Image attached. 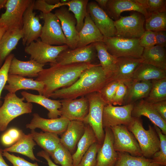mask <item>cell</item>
Returning <instances> with one entry per match:
<instances>
[{
  "label": "cell",
  "instance_id": "6da1fadb",
  "mask_svg": "<svg viewBox=\"0 0 166 166\" xmlns=\"http://www.w3.org/2000/svg\"><path fill=\"white\" fill-rule=\"evenodd\" d=\"M95 65L87 63L51 65L41 71L35 80L44 83L43 95L49 98L55 91L72 85L85 70Z\"/></svg>",
  "mask_w": 166,
  "mask_h": 166
},
{
  "label": "cell",
  "instance_id": "7a4b0ae2",
  "mask_svg": "<svg viewBox=\"0 0 166 166\" xmlns=\"http://www.w3.org/2000/svg\"><path fill=\"white\" fill-rule=\"evenodd\" d=\"M109 81L100 64H96L85 70L72 85L55 91L50 97L62 99H76L98 92Z\"/></svg>",
  "mask_w": 166,
  "mask_h": 166
},
{
  "label": "cell",
  "instance_id": "3957f363",
  "mask_svg": "<svg viewBox=\"0 0 166 166\" xmlns=\"http://www.w3.org/2000/svg\"><path fill=\"white\" fill-rule=\"evenodd\" d=\"M127 127L134 135L139 144L142 156L151 158L154 154L160 149V141L158 134L154 127L148 125L145 129L140 117H133Z\"/></svg>",
  "mask_w": 166,
  "mask_h": 166
},
{
  "label": "cell",
  "instance_id": "277c9868",
  "mask_svg": "<svg viewBox=\"0 0 166 166\" xmlns=\"http://www.w3.org/2000/svg\"><path fill=\"white\" fill-rule=\"evenodd\" d=\"M15 93H9L5 97L3 104L0 107V131L5 130L13 120L24 114L30 113L33 105L32 103L23 101Z\"/></svg>",
  "mask_w": 166,
  "mask_h": 166
},
{
  "label": "cell",
  "instance_id": "5b68a950",
  "mask_svg": "<svg viewBox=\"0 0 166 166\" xmlns=\"http://www.w3.org/2000/svg\"><path fill=\"white\" fill-rule=\"evenodd\" d=\"M103 42L108 52L117 58H141L144 49L140 45L138 38H125L116 36L104 37Z\"/></svg>",
  "mask_w": 166,
  "mask_h": 166
},
{
  "label": "cell",
  "instance_id": "8992f818",
  "mask_svg": "<svg viewBox=\"0 0 166 166\" xmlns=\"http://www.w3.org/2000/svg\"><path fill=\"white\" fill-rule=\"evenodd\" d=\"M89 103L88 113L83 121L93 129L98 142L102 144L105 137L102 125L103 111L106 104L100 97L98 92H94L85 96Z\"/></svg>",
  "mask_w": 166,
  "mask_h": 166
},
{
  "label": "cell",
  "instance_id": "52a82bcc",
  "mask_svg": "<svg viewBox=\"0 0 166 166\" xmlns=\"http://www.w3.org/2000/svg\"><path fill=\"white\" fill-rule=\"evenodd\" d=\"M144 16L137 12L130 15L121 16L114 21L116 37L125 38H140L145 31Z\"/></svg>",
  "mask_w": 166,
  "mask_h": 166
},
{
  "label": "cell",
  "instance_id": "ba28073f",
  "mask_svg": "<svg viewBox=\"0 0 166 166\" xmlns=\"http://www.w3.org/2000/svg\"><path fill=\"white\" fill-rule=\"evenodd\" d=\"M68 49L67 45H51L43 42L39 39L26 46L25 51L30 56V59L45 65L49 62L51 65L56 64V59L59 54Z\"/></svg>",
  "mask_w": 166,
  "mask_h": 166
},
{
  "label": "cell",
  "instance_id": "9c48e42d",
  "mask_svg": "<svg viewBox=\"0 0 166 166\" xmlns=\"http://www.w3.org/2000/svg\"><path fill=\"white\" fill-rule=\"evenodd\" d=\"M39 17L44 22L40 37L42 42L53 45L67 44L60 21L54 14L51 12L46 14L41 12Z\"/></svg>",
  "mask_w": 166,
  "mask_h": 166
},
{
  "label": "cell",
  "instance_id": "30bf717a",
  "mask_svg": "<svg viewBox=\"0 0 166 166\" xmlns=\"http://www.w3.org/2000/svg\"><path fill=\"white\" fill-rule=\"evenodd\" d=\"M110 128L113 135V146L116 151L127 152L134 156H143L137 141L126 126L121 125Z\"/></svg>",
  "mask_w": 166,
  "mask_h": 166
},
{
  "label": "cell",
  "instance_id": "8fae6325",
  "mask_svg": "<svg viewBox=\"0 0 166 166\" xmlns=\"http://www.w3.org/2000/svg\"><path fill=\"white\" fill-rule=\"evenodd\" d=\"M32 1L7 0L6 11L0 17V25L5 26L7 30L22 29L24 14Z\"/></svg>",
  "mask_w": 166,
  "mask_h": 166
},
{
  "label": "cell",
  "instance_id": "7c38bea8",
  "mask_svg": "<svg viewBox=\"0 0 166 166\" xmlns=\"http://www.w3.org/2000/svg\"><path fill=\"white\" fill-rule=\"evenodd\" d=\"M134 104L122 106L106 105L104 107L102 115V125L105 128L119 125L127 126L132 121V112Z\"/></svg>",
  "mask_w": 166,
  "mask_h": 166
},
{
  "label": "cell",
  "instance_id": "4fadbf2b",
  "mask_svg": "<svg viewBox=\"0 0 166 166\" xmlns=\"http://www.w3.org/2000/svg\"><path fill=\"white\" fill-rule=\"evenodd\" d=\"M97 57V52L94 43L73 49L69 48L62 51L57 57L56 64L62 65L82 63L93 64L92 62Z\"/></svg>",
  "mask_w": 166,
  "mask_h": 166
},
{
  "label": "cell",
  "instance_id": "5bb4252c",
  "mask_svg": "<svg viewBox=\"0 0 166 166\" xmlns=\"http://www.w3.org/2000/svg\"><path fill=\"white\" fill-rule=\"evenodd\" d=\"M55 14L59 19L61 28L70 49L77 48L79 40L78 32L76 29L77 21L73 14L66 6L57 9Z\"/></svg>",
  "mask_w": 166,
  "mask_h": 166
},
{
  "label": "cell",
  "instance_id": "9a60e30c",
  "mask_svg": "<svg viewBox=\"0 0 166 166\" xmlns=\"http://www.w3.org/2000/svg\"><path fill=\"white\" fill-rule=\"evenodd\" d=\"M87 11L104 37L110 38L116 37V30L114 21L95 1L88 2Z\"/></svg>",
  "mask_w": 166,
  "mask_h": 166
},
{
  "label": "cell",
  "instance_id": "2e32d148",
  "mask_svg": "<svg viewBox=\"0 0 166 166\" xmlns=\"http://www.w3.org/2000/svg\"><path fill=\"white\" fill-rule=\"evenodd\" d=\"M34 1H32L23 16L22 43L25 46L38 40L42 31V26L40 22L39 17L33 12Z\"/></svg>",
  "mask_w": 166,
  "mask_h": 166
},
{
  "label": "cell",
  "instance_id": "e0dca14e",
  "mask_svg": "<svg viewBox=\"0 0 166 166\" xmlns=\"http://www.w3.org/2000/svg\"><path fill=\"white\" fill-rule=\"evenodd\" d=\"M61 106L59 110L61 116L69 121H83L89 111V103L85 96L72 100L61 99Z\"/></svg>",
  "mask_w": 166,
  "mask_h": 166
},
{
  "label": "cell",
  "instance_id": "ac0fdd59",
  "mask_svg": "<svg viewBox=\"0 0 166 166\" xmlns=\"http://www.w3.org/2000/svg\"><path fill=\"white\" fill-rule=\"evenodd\" d=\"M69 121L61 117L54 119H45L41 117L38 114L34 113L30 122L26 125V127L31 130L39 128L43 132L59 135L65 131Z\"/></svg>",
  "mask_w": 166,
  "mask_h": 166
},
{
  "label": "cell",
  "instance_id": "d6986e66",
  "mask_svg": "<svg viewBox=\"0 0 166 166\" xmlns=\"http://www.w3.org/2000/svg\"><path fill=\"white\" fill-rule=\"evenodd\" d=\"M104 129V138L97 151L96 166H115L118 160V153L113 147V135L110 128Z\"/></svg>",
  "mask_w": 166,
  "mask_h": 166
},
{
  "label": "cell",
  "instance_id": "ffe728a7",
  "mask_svg": "<svg viewBox=\"0 0 166 166\" xmlns=\"http://www.w3.org/2000/svg\"><path fill=\"white\" fill-rule=\"evenodd\" d=\"M142 63L141 58L130 57L117 58L116 71L109 82L117 80L127 85L132 81L133 73L137 67Z\"/></svg>",
  "mask_w": 166,
  "mask_h": 166
},
{
  "label": "cell",
  "instance_id": "44dd1931",
  "mask_svg": "<svg viewBox=\"0 0 166 166\" xmlns=\"http://www.w3.org/2000/svg\"><path fill=\"white\" fill-rule=\"evenodd\" d=\"M106 10L109 15L115 21L118 19L124 11H133L143 14L145 19L149 16L146 10L135 0H108Z\"/></svg>",
  "mask_w": 166,
  "mask_h": 166
},
{
  "label": "cell",
  "instance_id": "7402d4cb",
  "mask_svg": "<svg viewBox=\"0 0 166 166\" xmlns=\"http://www.w3.org/2000/svg\"><path fill=\"white\" fill-rule=\"evenodd\" d=\"M132 116L136 118H140L142 116L146 117L154 125L159 128L163 134L166 135V121L159 114L152 104L144 99H141L134 104Z\"/></svg>",
  "mask_w": 166,
  "mask_h": 166
},
{
  "label": "cell",
  "instance_id": "603a6c76",
  "mask_svg": "<svg viewBox=\"0 0 166 166\" xmlns=\"http://www.w3.org/2000/svg\"><path fill=\"white\" fill-rule=\"evenodd\" d=\"M85 126L83 121H70L65 131L62 134L60 143L71 154L74 152L77 144L84 133Z\"/></svg>",
  "mask_w": 166,
  "mask_h": 166
},
{
  "label": "cell",
  "instance_id": "cb8c5ba5",
  "mask_svg": "<svg viewBox=\"0 0 166 166\" xmlns=\"http://www.w3.org/2000/svg\"><path fill=\"white\" fill-rule=\"evenodd\" d=\"M7 83L4 89L9 93H15L20 89H31L37 91L39 95H43L44 84L42 81L9 73Z\"/></svg>",
  "mask_w": 166,
  "mask_h": 166
},
{
  "label": "cell",
  "instance_id": "d4e9b609",
  "mask_svg": "<svg viewBox=\"0 0 166 166\" xmlns=\"http://www.w3.org/2000/svg\"><path fill=\"white\" fill-rule=\"evenodd\" d=\"M44 65L32 59L24 61L14 57L10 65L9 73L23 77H37L38 73L44 69Z\"/></svg>",
  "mask_w": 166,
  "mask_h": 166
},
{
  "label": "cell",
  "instance_id": "484cf974",
  "mask_svg": "<svg viewBox=\"0 0 166 166\" xmlns=\"http://www.w3.org/2000/svg\"><path fill=\"white\" fill-rule=\"evenodd\" d=\"M79 40L77 47H83L91 43L103 42L104 37L87 12L83 26L78 32Z\"/></svg>",
  "mask_w": 166,
  "mask_h": 166
},
{
  "label": "cell",
  "instance_id": "4316f807",
  "mask_svg": "<svg viewBox=\"0 0 166 166\" xmlns=\"http://www.w3.org/2000/svg\"><path fill=\"white\" fill-rule=\"evenodd\" d=\"M21 94L27 102L34 103L46 108L48 111L47 116L49 119H54L61 116L59 109L61 104L60 100H52L43 95H37L23 91Z\"/></svg>",
  "mask_w": 166,
  "mask_h": 166
},
{
  "label": "cell",
  "instance_id": "83f0119b",
  "mask_svg": "<svg viewBox=\"0 0 166 166\" xmlns=\"http://www.w3.org/2000/svg\"><path fill=\"white\" fill-rule=\"evenodd\" d=\"M23 37L22 29L15 28L7 30L0 42V66L11 51L16 49L20 40Z\"/></svg>",
  "mask_w": 166,
  "mask_h": 166
},
{
  "label": "cell",
  "instance_id": "f1b7e54d",
  "mask_svg": "<svg viewBox=\"0 0 166 166\" xmlns=\"http://www.w3.org/2000/svg\"><path fill=\"white\" fill-rule=\"evenodd\" d=\"M123 105L134 104L138 100L144 99L148 95L151 89V81H132L128 85Z\"/></svg>",
  "mask_w": 166,
  "mask_h": 166
},
{
  "label": "cell",
  "instance_id": "f546056e",
  "mask_svg": "<svg viewBox=\"0 0 166 166\" xmlns=\"http://www.w3.org/2000/svg\"><path fill=\"white\" fill-rule=\"evenodd\" d=\"M36 144L30 133L26 134L23 132L16 143L10 147L5 148L3 151L20 153L27 156L32 160L40 161L33 152V148Z\"/></svg>",
  "mask_w": 166,
  "mask_h": 166
},
{
  "label": "cell",
  "instance_id": "4dcf8cb0",
  "mask_svg": "<svg viewBox=\"0 0 166 166\" xmlns=\"http://www.w3.org/2000/svg\"><path fill=\"white\" fill-rule=\"evenodd\" d=\"M94 44L100 65L109 80L116 71L117 58L108 52L103 42Z\"/></svg>",
  "mask_w": 166,
  "mask_h": 166
},
{
  "label": "cell",
  "instance_id": "1f68e13d",
  "mask_svg": "<svg viewBox=\"0 0 166 166\" xmlns=\"http://www.w3.org/2000/svg\"><path fill=\"white\" fill-rule=\"evenodd\" d=\"M97 142V138L93 129L86 124L84 133L77 144L76 151L72 155L73 166H77L90 147Z\"/></svg>",
  "mask_w": 166,
  "mask_h": 166
},
{
  "label": "cell",
  "instance_id": "d6a6232c",
  "mask_svg": "<svg viewBox=\"0 0 166 166\" xmlns=\"http://www.w3.org/2000/svg\"><path fill=\"white\" fill-rule=\"evenodd\" d=\"M166 78V70L153 65L141 63L135 70L132 81H148Z\"/></svg>",
  "mask_w": 166,
  "mask_h": 166
},
{
  "label": "cell",
  "instance_id": "836d02e7",
  "mask_svg": "<svg viewBox=\"0 0 166 166\" xmlns=\"http://www.w3.org/2000/svg\"><path fill=\"white\" fill-rule=\"evenodd\" d=\"M142 63L150 64L166 70V52L165 47L158 45L144 48L141 58Z\"/></svg>",
  "mask_w": 166,
  "mask_h": 166
},
{
  "label": "cell",
  "instance_id": "e575fe53",
  "mask_svg": "<svg viewBox=\"0 0 166 166\" xmlns=\"http://www.w3.org/2000/svg\"><path fill=\"white\" fill-rule=\"evenodd\" d=\"M30 133L36 144L50 156L60 143V138L56 133L45 132H38L34 130H31Z\"/></svg>",
  "mask_w": 166,
  "mask_h": 166
},
{
  "label": "cell",
  "instance_id": "d590c367",
  "mask_svg": "<svg viewBox=\"0 0 166 166\" xmlns=\"http://www.w3.org/2000/svg\"><path fill=\"white\" fill-rule=\"evenodd\" d=\"M117 152L118 158L115 166H163L156 163L152 158L143 156H134L125 152Z\"/></svg>",
  "mask_w": 166,
  "mask_h": 166
},
{
  "label": "cell",
  "instance_id": "8d00e7d4",
  "mask_svg": "<svg viewBox=\"0 0 166 166\" xmlns=\"http://www.w3.org/2000/svg\"><path fill=\"white\" fill-rule=\"evenodd\" d=\"M88 2V0H72L63 2L64 6H68L69 10L74 15L77 21L76 29L78 32L84 25Z\"/></svg>",
  "mask_w": 166,
  "mask_h": 166
},
{
  "label": "cell",
  "instance_id": "74e56055",
  "mask_svg": "<svg viewBox=\"0 0 166 166\" xmlns=\"http://www.w3.org/2000/svg\"><path fill=\"white\" fill-rule=\"evenodd\" d=\"M152 83L149 94L144 99L151 104L166 100V78L152 80Z\"/></svg>",
  "mask_w": 166,
  "mask_h": 166
},
{
  "label": "cell",
  "instance_id": "f35d334b",
  "mask_svg": "<svg viewBox=\"0 0 166 166\" xmlns=\"http://www.w3.org/2000/svg\"><path fill=\"white\" fill-rule=\"evenodd\" d=\"M145 21L146 31L156 32L166 30V12L151 13Z\"/></svg>",
  "mask_w": 166,
  "mask_h": 166
},
{
  "label": "cell",
  "instance_id": "ab89813d",
  "mask_svg": "<svg viewBox=\"0 0 166 166\" xmlns=\"http://www.w3.org/2000/svg\"><path fill=\"white\" fill-rule=\"evenodd\" d=\"M50 156L56 164L61 166H73L71 153L61 143Z\"/></svg>",
  "mask_w": 166,
  "mask_h": 166
},
{
  "label": "cell",
  "instance_id": "60d3db41",
  "mask_svg": "<svg viewBox=\"0 0 166 166\" xmlns=\"http://www.w3.org/2000/svg\"><path fill=\"white\" fill-rule=\"evenodd\" d=\"M160 141L159 150L151 158L156 163L163 166H166V135L163 134L159 128L154 125Z\"/></svg>",
  "mask_w": 166,
  "mask_h": 166
},
{
  "label": "cell",
  "instance_id": "b9f144b4",
  "mask_svg": "<svg viewBox=\"0 0 166 166\" xmlns=\"http://www.w3.org/2000/svg\"><path fill=\"white\" fill-rule=\"evenodd\" d=\"M120 82L117 80L108 82L98 92L106 105H112L113 97Z\"/></svg>",
  "mask_w": 166,
  "mask_h": 166
},
{
  "label": "cell",
  "instance_id": "7bdbcfd3",
  "mask_svg": "<svg viewBox=\"0 0 166 166\" xmlns=\"http://www.w3.org/2000/svg\"><path fill=\"white\" fill-rule=\"evenodd\" d=\"M101 145L98 142L93 144L84 155L77 166H96L97 153Z\"/></svg>",
  "mask_w": 166,
  "mask_h": 166
},
{
  "label": "cell",
  "instance_id": "ee69618b",
  "mask_svg": "<svg viewBox=\"0 0 166 166\" xmlns=\"http://www.w3.org/2000/svg\"><path fill=\"white\" fill-rule=\"evenodd\" d=\"M141 5L149 14L155 12H166L165 0H135Z\"/></svg>",
  "mask_w": 166,
  "mask_h": 166
},
{
  "label": "cell",
  "instance_id": "f6af8a7d",
  "mask_svg": "<svg viewBox=\"0 0 166 166\" xmlns=\"http://www.w3.org/2000/svg\"><path fill=\"white\" fill-rule=\"evenodd\" d=\"M14 57V55L13 54L9 55L0 69V107L2 103L1 99L2 92L7 82L10 65Z\"/></svg>",
  "mask_w": 166,
  "mask_h": 166
},
{
  "label": "cell",
  "instance_id": "bcb514c9",
  "mask_svg": "<svg viewBox=\"0 0 166 166\" xmlns=\"http://www.w3.org/2000/svg\"><path fill=\"white\" fill-rule=\"evenodd\" d=\"M22 132V130L15 128H10L2 136L1 141L5 146L12 145L19 139Z\"/></svg>",
  "mask_w": 166,
  "mask_h": 166
},
{
  "label": "cell",
  "instance_id": "7dc6e473",
  "mask_svg": "<svg viewBox=\"0 0 166 166\" xmlns=\"http://www.w3.org/2000/svg\"><path fill=\"white\" fill-rule=\"evenodd\" d=\"M3 156L5 157L13 166H39L37 162L32 163L19 156L11 154L8 152L3 151Z\"/></svg>",
  "mask_w": 166,
  "mask_h": 166
},
{
  "label": "cell",
  "instance_id": "c3c4849f",
  "mask_svg": "<svg viewBox=\"0 0 166 166\" xmlns=\"http://www.w3.org/2000/svg\"><path fill=\"white\" fill-rule=\"evenodd\" d=\"M155 32L145 31L139 38L140 43L144 48H147L156 45Z\"/></svg>",
  "mask_w": 166,
  "mask_h": 166
},
{
  "label": "cell",
  "instance_id": "681fc988",
  "mask_svg": "<svg viewBox=\"0 0 166 166\" xmlns=\"http://www.w3.org/2000/svg\"><path fill=\"white\" fill-rule=\"evenodd\" d=\"M127 89L126 85L121 82L119 83L113 97L112 103L113 105H121L123 104Z\"/></svg>",
  "mask_w": 166,
  "mask_h": 166
},
{
  "label": "cell",
  "instance_id": "f907efd6",
  "mask_svg": "<svg viewBox=\"0 0 166 166\" xmlns=\"http://www.w3.org/2000/svg\"><path fill=\"white\" fill-rule=\"evenodd\" d=\"M61 2L55 5H51L47 3L45 0H34V10H39L42 13L46 14L51 12L54 9L61 6Z\"/></svg>",
  "mask_w": 166,
  "mask_h": 166
},
{
  "label": "cell",
  "instance_id": "816d5d0a",
  "mask_svg": "<svg viewBox=\"0 0 166 166\" xmlns=\"http://www.w3.org/2000/svg\"><path fill=\"white\" fill-rule=\"evenodd\" d=\"M152 104L161 117L166 121V100L152 103Z\"/></svg>",
  "mask_w": 166,
  "mask_h": 166
},
{
  "label": "cell",
  "instance_id": "f5cc1de1",
  "mask_svg": "<svg viewBox=\"0 0 166 166\" xmlns=\"http://www.w3.org/2000/svg\"><path fill=\"white\" fill-rule=\"evenodd\" d=\"M156 45L165 47L166 45V34L164 31H156Z\"/></svg>",
  "mask_w": 166,
  "mask_h": 166
},
{
  "label": "cell",
  "instance_id": "db71d44e",
  "mask_svg": "<svg viewBox=\"0 0 166 166\" xmlns=\"http://www.w3.org/2000/svg\"><path fill=\"white\" fill-rule=\"evenodd\" d=\"M37 155L44 158L46 160L49 166H59L52 161L49 155L44 151L42 150L38 152Z\"/></svg>",
  "mask_w": 166,
  "mask_h": 166
},
{
  "label": "cell",
  "instance_id": "11a10c76",
  "mask_svg": "<svg viewBox=\"0 0 166 166\" xmlns=\"http://www.w3.org/2000/svg\"><path fill=\"white\" fill-rule=\"evenodd\" d=\"M108 0H96L95 2L97 3L99 6L103 10H106V6Z\"/></svg>",
  "mask_w": 166,
  "mask_h": 166
},
{
  "label": "cell",
  "instance_id": "9f6ffc18",
  "mask_svg": "<svg viewBox=\"0 0 166 166\" xmlns=\"http://www.w3.org/2000/svg\"><path fill=\"white\" fill-rule=\"evenodd\" d=\"M3 150L1 148L0 145V166H9L3 158Z\"/></svg>",
  "mask_w": 166,
  "mask_h": 166
},
{
  "label": "cell",
  "instance_id": "6f0895ef",
  "mask_svg": "<svg viewBox=\"0 0 166 166\" xmlns=\"http://www.w3.org/2000/svg\"><path fill=\"white\" fill-rule=\"evenodd\" d=\"M6 30V28L5 26L0 25V42L3 35Z\"/></svg>",
  "mask_w": 166,
  "mask_h": 166
},
{
  "label": "cell",
  "instance_id": "680465c9",
  "mask_svg": "<svg viewBox=\"0 0 166 166\" xmlns=\"http://www.w3.org/2000/svg\"><path fill=\"white\" fill-rule=\"evenodd\" d=\"M7 0H0V11L2 8L5 7Z\"/></svg>",
  "mask_w": 166,
  "mask_h": 166
}]
</instances>
